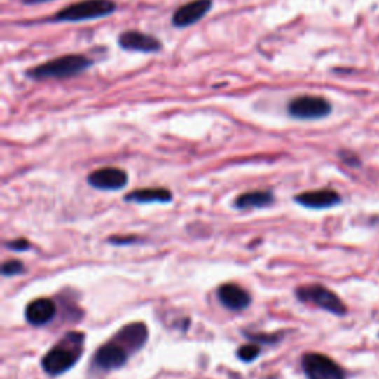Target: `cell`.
<instances>
[{
	"mask_svg": "<svg viewBox=\"0 0 379 379\" xmlns=\"http://www.w3.org/2000/svg\"><path fill=\"white\" fill-rule=\"evenodd\" d=\"M339 159H341L345 165H348L351 167H359L361 165V162L359 159V156L356 153L348 151V150L339 151Z\"/></svg>",
	"mask_w": 379,
	"mask_h": 379,
	"instance_id": "d6986e66",
	"label": "cell"
},
{
	"mask_svg": "<svg viewBox=\"0 0 379 379\" xmlns=\"http://www.w3.org/2000/svg\"><path fill=\"white\" fill-rule=\"evenodd\" d=\"M114 338L119 341L122 345L128 348L130 354H135L149 341V328L146 323L135 322L125 324L123 328L114 335Z\"/></svg>",
	"mask_w": 379,
	"mask_h": 379,
	"instance_id": "8fae6325",
	"label": "cell"
},
{
	"mask_svg": "<svg viewBox=\"0 0 379 379\" xmlns=\"http://www.w3.org/2000/svg\"><path fill=\"white\" fill-rule=\"evenodd\" d=\"M128 174L119 167H102L90 172L88 177V182L90 187L102 191H117L126 187Z\"/></svg>",
	"mask_w": 379,
	"mask_h": 379,
	"instance_id": "30bf717a",
	"label": "cell"
},
{
	"mask_svg": "<svg viewBox=\"0 0 379 379\" xmlns=\"http://www.w3.org/2000/svg\"><path fill=\"white\" fill-rule=\"evenodd\" d=\"M332 113V104L319 95H301L287 104V114L296 120H320Z\"/></svg>",
	"mask_w": 379,
	"mask_h": 379,
	"instance_id": "5b68a950",
	"label": "cell"
},
{
	"mask_svg": "<svg viewBox=\"0 0 379 379\" xmlns=\"http://www.w3.org/2000/svg\"><path fill=\"white\" fill-rule=\"evenodd\" d=\"M219 303L231 311H243L251 305V295L242 286L234 283H226L218 289Z\"/></svg>",
	"mask_w": 379,
	"mask_h": 379,
	"instance_id": "4fadbf2b",
	"label": "cell"
},
{
	"mask_svg": "<svg viewBox=\"0 0 379 379\" xmlns=\"http://www.w3.org/2000/svg\"><path fill=\"white\" fill-rule=\"evenodd\" d=\"M85 335L81 332L65 333L61 341L52 347L42 359V368L50 376H60L70 371L81 360Z\"/></svg>",
	"mask_w": 379,
	"mask_h": 379,
	"instance_id": "7a4b0ae2",
	"label": "cell"
},
{
	"mask_svg": "<svg viewBox=\"0 0 379 379\" xmlns=\"http://www.w3.org/2000/svg\"><path fill=\"white\" fill-rule=\"evenodd\" d=\"M126 202L132 203H169L172 202V193L166 188H139L125 195Z\"/></svg>",
	"mask_w": 379,
	"mask_h": 379,
	"instance_id": "9a60e30c",
	"label": "cell"
},
{
	"mask_svg": "<svg viewBox=\"0 0 379 379\" xmlns=\"http://www.w3.org/2000/svg\"><path fill=\"white\" fill-rule=\"evenodd\" d=\"M247 338H251L252 341L256 343H263V344H276L280 341V338L274 336V335H264V333H246Z\"/></svg>",
	"mask_w": 379,
	"mask_h": 379,
	"instance_id": "ffe728a7",
	"label": "cell"
},
{
	"mask_svg": "<svg viewBox=\"0 0 379 379\" xmlns=\"http://www.w3.org/2000/svg\"><path fill=\"white\" fill-rule=\"evenodd\" d=\"M6 247L11 251H15V252H24V251H29L32 244L29 240H25V239H17V240L8 242Z\"/></svg>",
	"mask_w": 379,
	"mask_h": 379,
	"instance_id": "44dd1931",
	"label": "cell"
},
{
	"mask_svg": "<svg viewBox=\"0 0 379 379\" xmlns=\"http://www.w3.org/2000/svg\"><path fill=\"white\" fill-rule=\"evenodd\" d=\"M109 242L111 244H132L134 242H137V237H132V236H129V237H110Z\"/></svg>",
	"mask_w": 379,
	"mask_h": 379,
	"instance_id": "7402d4cb",
	"label": "cell"
},
{
	"mask_svg": "<svg viewBox=\"0 0 379 379\" xmlns=\"http://www.w3.org/2000/svg\"><path fill=\"white\" fill-rule=\"evenodd\" d=\"M295 202L307 209H331L341 203V195L333 190L324 188L301 193L295 195Z\"/></svg>",
	"mask_w": 379,
	"mask_h": 379,
	"instance_id": "7c38bea8",
	"label": "cell"
},
{
	"mask_svg": "<svg viewBox=\"0 0 379 379\" xmlns=\"http://www.w3.org/2000/svg\"><path fill=\"white\" fill-rule=\"evenodd\" d=\"M117 45L128 52L139 54H158L163 49V43L156 36L139 30H126L117 37Z\"/></svg>",
	"mask_w": 379,
	"mask_h": 379,
	"instance_id": "ba28073f",
	"label": "cell"
},
{
	"mask_svg": "<svg viewBox=\"0 0 379 379\" xmlns=\"http://www.w3.org/2000/svg\"><path fill=\"white\" fill-rule=\"evenodd\" d=\"M24 5H41V4H48V2H54V0H21Z\"/></svg>",
	"mask_w": 379,
	"mask_h": 379,
	"instance_id": "603a6c76",
	"label": "cell"
},
{
	"mask_svg": "<svg viewBox=\"0 0 379 379\" xmlns=\"http://www.w3.org/2000/svg\"><path fill=\"white\" fill-rule=\"evenodd\" d=\"M117 9L113 0H81L55 12L46 20V22L62 24V22H85L99 20L113 15Z\"/></svg>",
	"mask_w": 379,
	"mask_h": 379,
	"instance_id": "3957f363",
	"label": "cell"
},
{
	"mask_svg": "<svg viewBox=\"0 0 379 379\" xmlns=\"http://www.w3.org/2000/svg\"><path fill=\"white\" fill-rule=\"evenodd\" d=\"M296 298L304 304L316 305L324 311H329L335 316H345L347 307L344 301L335 292L322 284H307L301 286L295 291Z\"/></svg>",
	"mask_w": 379,
	"mask_h": 379,
	"instance_id": "277c9868",
	"label": "cell"
},
{
	"mask_svg": "<svg viewBox=\"0 0 379 379\" xmlns=\"http://www.w3.org/2000/svg\"><path fill=\"white\" fill-rule=\"evenodd\" d=\"M308 379H345V371L331 357L320 352H307L301 360Z\"/></svg>",
	"mask_w": 379,
	"mask_h": 379,
	"instance_id": "52a82bcc",
	"label": "cell"
},
{
	"mask_svg": "<svg viewBox=\"0 0 379 379\" xmlns=\"http://www.w3.org/2000/svg\"><path fill=\"white\" fill-rule=\"evenodd\" d=\"M261 354V348L256 344H247V345H242L237 351V357L244 361V363H251L254 360H256Z\"/></svg>",
	"mask_w": 379,
	"mask_h": 379,
	"instance_id": "e0dca14e",
	"label": "cell"
},
{
	"mask_svg": "<svg viewBox=\"0 0 379 379\" xmlns=\"http://www.w3.org/2000/svg\"><path fill=\"white\" fill-rule=\"evenodd\" d=\"M57 316V305L49 298H37L25 307V319L33 326H45Z\"/></svg>",
	"mask_w": 379,
	"mask_h": 379,
	"instance_id": "5bb4252c",
	"label": "cell"
},
{
	"mask_svg": "<svg viewBox=\"0 0 379 379\" xmlns=\"http://www.w3.org/2000/svg\"><path fill=\"white\" fill-rule=\"evenodd\" d=\"M274 203V195L271 191H249L236 199L234 206L237 209H263Z\"/></svg>",
	"mask_w": 379,
	"mask_h": 379,
	"instance_id": "2e32d148",
	"label": "cell"
},
{
	"mask_svg": "<svg viewBox=\"0 0 379 379\" xmlns=\"http://www.w3.org/2000/svg\"><path fill=\"white\" fill-rule=\"evenodd\" d=\"M94 65V60L83 54H67L43 64L34 65L25 71V77L33 82L65 81L79 76Z\"/></svg>",
	"mask_w": 379,
	"mask_h": 379,
	"instance_id": "6da1fadb",
	"label": "cell"
},
{
	"mask_svg": "<svg viewBox=\"0 0 379 379\" xmlns=\"http://www.w3.org/2000/svg\"><path fill=\"white\" fill-rule=\"evenodd\" d=\"M212 0H190V2L179 6L172 15V25L175 29H187L203 20L209 11L212 9Z\"/></svg>",
	"mask_w": 379,
	"mask_h": 379,
	"instance_id": "9c48e42d",
	"label": "cell"
},
{
	"mask_svg": "<svg viewBox=\"0 0 379 379\" xmlns=\"http://www.w3.org/2000/svg\"><path fill=\"white\" fill-rule=\"evenodd\" d=\"M25 271L24 264L18 259H9L6 263H4L2 266V276L4 277H14V276H20Z\"/></svg>",
	"mask_w": 379,
	"mask_h": 379,
	"instance_id": "ac0fdd59",
	"label": "cell"
},
{
	"mask_svg": "<svg viewBox=\"0 0 379 379\" xmlns=\"http://www.w3.org/2000/svg\"><path fill=\"white\" fill-rule=\"evenodd\" d=\"M132 356L125 345L113 336L109 343L99 347L92 359V368L99 373H109L123 368Z\"/></svg>",
	"mask_w": 379,
	"mask_h": 379,
	"instance_id": "8992f818",
	"label": "cell"
}]
</instances>
